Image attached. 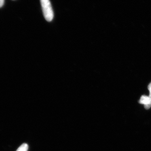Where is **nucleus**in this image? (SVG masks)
<instances>
[{
  "mask_svg": "<svg viewBox=\"0 0 151 151\" xmlns=\"http://www.w3.org/2000/svg\"><path fill=\"white\" fill-rule=\"evenodd\" d=\"M28 148V145L26 143H24L19 147L16 151H27Z\"/></svg>",
  "mask_w": 151,
  "mask_h": 151,
  "instance_id": "obj_3",
  "label": "nucleus"
},
{
  "mask_svg": "<svg viewBox=\"0 0 151 151\" xmlns=\"http://www.w3.org/2000/svg\"><path fill=\"white\" fill-rule=\"evenodd\" d=\"M139 103L144 104L146 109H149L151 106V97L143 95L139 100Z\"/></svg>",
  "mask_w": 151,
  "mask_h": 151,
  "instance_id": "obj_2",
  "label": "nucleus"
},
{
  "mask_svg": "<svg viewBox=\"0 0 151 151\" xmlns=\"http://www.w3.org/2000/svg\"><path fill=\"white\" fill-rule=\"evenodd\" d=\"M4 3V0H0V8L3 6Z\"/></svg>",
  "mask_w": 151,
  "mask_h": 151,
  "instance_id": "obj_5",
  "label": "nucleus"
},
{
  "mask_svg": "<svg viewBox=\"0 0 151 151\" xmlns=\"http://www.w3.org/2000/svg\"><path fill=\"white\" fill-rule=\"evenodd\" d=\"M44 17L47 21L50 22L53 19L54 14L50 0H40Z\"/></svg>",
  "mask_w": 151,
  "mask_h": 151,
  "instance_id": "obj_1",
  "label": "nucleus"
},
{
  "mask_svg": "<svg viewBox=\"0 0 151 151\" xmlns=\"http://www.w3.org/2000/svg\"><path fill=\"white\" fill-rule=\"evenodd\" d=\"M148 88L149 91H150V96H149L151 97V82L149 84L148 86Z\"/></svg>",
  "mask_w": 151,
  "mask_h": 151,
  "instance_id": "obj_4",
  "label": "nucleus"
}]
</instances>
